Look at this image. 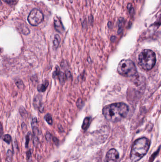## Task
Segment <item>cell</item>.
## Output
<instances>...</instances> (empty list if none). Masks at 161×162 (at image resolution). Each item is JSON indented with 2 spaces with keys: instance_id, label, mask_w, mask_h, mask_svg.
<instances>
[{
  "instance_id": "obj_1",
  "label": "cell",
  "mask_w": 161,
  "mask_h": 162,
  "mask_svg": "<svg viewBox=\"0 0 161 162\" xmlns=\"http://www.w3.org/2000/svg\"><path fill=\"white\" fill-rule=\"evenodd\" d=\"M128 106L123 103H115L106 105L103 109L105 119L112 122H118L125 118L128 113Z\"/></svg>"
},
{
  "instance_id": "obj_2",
  "label": "cell",
  "mask_w": 161,
  "mask_h": 162,
  "mask_svg": "<svg viewBox=\"0 0 161 162\" xmlns=\"http://www.w3.org/2000/svg\"><path fill=\"white\" fill-rule=\"evenodd\" d=\"M150 142L146 138H141L135 141L132 146L130 158L133 162H137L144 157L149 149Z\"/></svg>"
},
{
  "instance_id": "obj_3",
  "label": "cell",
  "mask_w": 161,
  "mask_h": 162,
  "mask_svg": "<svg viewBox=\"0 0 161 162\" xmlns=\"http://www.w3.org/2000/svg\"><path fill=\"white\" fill-rule=\"evenodd\" d=\"M138 61L139 65L142 69L145 70H151L156 64V54L149 49L144 50L139 54Z\"/></svg>"
},
{
  "instance_id": "obj_4",
  "label": "cell",
  "mask_w": 161,
  "mask_h": 162,
  "mask_svg": "<svg viewBox=\"0 0 161 162\" xmlns=\"http://www.w3.org/2000/svg\"><path fill=\"white\" fill-rule=\"evenodd\" d=\"M118 73L126 77H133L138 74L136 66L132 61L128 59L122 60L117 67Z\"/></svg>"
},
{
  "instance_id": "obj_5",
  "label": "cell",
  "mask_w": 161,
  "mask_h": 162,
  "mask_svg": "<svg viewBox=\"0 0 161 162\" xmlns=\"http://www.w3.org/2000/svg\"><path fill=\"white\" fill-rule=\"evenodd\" d=\"M43 14L40 11L37 9H34L28 16V21L30 24L36 26L43 21Z\"/></svg>"
},
{
  "instance_id": "obj_6",
  "label": "cell",
  "mask_w": 161,
  "mask_h": 162,
  "mask_svg": "<svg viewBox=\"0 0 161 162\" xmlns=\"http://www.w3.org/2000/svg\"><path fill=\"white\" fill-rule=\"evenodd\" d=\"M106 162H119V154L118 151L112 148L107 152L106 156Z\"/></svg>"
},
{
  "instance_id": "obj_7",
  "label": "cell",
  "mask_w": 161,
  "mask_h": 162,
  "mask_svg": "<svg viewBox=\"0 0 161 162\" xmlns=\"http://www.w3.org/2000/svg\"><path fill=\"white\" fill-rule=\"evenodd\" d=\"M54 28L56 31L59 33H63L64 31V28L60 21V18L57 16H55L54 18Z\"/></svg>"
},
{
  "instance_id": "obj_8",
  "label": "cell",
  "mask_w": 161,
  "mask_h": 162,
  "mask_svg": "<svg viewBox=\"0 0 161 162\" xmlns=\"http://www.w3.org/2000/svg\"><path fill=\"white\" fill-rule=\"evenodd\" d=\"M53 77H54L55 76H57L59 80L60 83L61 84H63L65 83V81L67 78L66 74H65L63 72L60 71L58 67H57L56 71L53 73Z\"/></svg>"
},
{
  "instance_id": "obj_9",
  "label": "cell",
  "mask_w": 161,
  "mask_h": 162,
  "mask_svg": "<svg viewBox=\"0 0 161 162\" xmlns=\"http://www.w3.org/2000/svg\"><path fill=\"white\" fill-rule=\"evenodd\" d=\"M90 118L89 117H87L84 119L83 121V123L82 125V128L83 130H86L87 129L88 127H89V124L90 123Z\"/></svg>"
},
{
  "instance_id": "obj_10",
  "label": "cell",
  "mask_w": 161,
  "mask_h": 162,
  "mask_svg": "<svg viewBox=\"0 0 161 162\" xmlns=\"http://www.w3.org/2000/svg\"><path fill=\"white\" fill-rule=\"evenodd\" d=\"M60 41V38L59 35H57V34L55 35L54 36V40L53 41V47L55 49H57Z\"/></svg>"
},
{
  "instance_id": "obj_11",
  "label": "cell",
  "mask_w": 161,
  "mask_h": 162,
  "mask_svg": "<svg viewBox=\"0 0 161 162\" xmlns=\"http://www.w3.org/2000/svg\"><path fill=\"white\" fill-rule=\"evenodd\" d=\"M49 83L48 81H46L43 84H42L40 86H39L38 88V91L41 92H44L46 89L47 87L48 86Z\"/></svg>"
},
{
  "instance_id": "obj_12",
  "label": "cell",
  "mask_w": 161,
  "mask_h": 162,
  "mask_svg": "<svg viewBox=\"0 0 161 162\" xmlns=\"http://www.w3.org/2000/svg\"><path fill=\"white\" fill-rule=\"evenodd\" d=\"M20 31L24 35H28L30 33L29 30L28 29V27L26 26L23 25L20 26Z\"/></svg>"
},
{
  "instance_id": "obj_13",
  "label": "cell",
  "mask_w": 161,
  "mask_h": 162,
  "mask_svg": "<svg viewBox=\"0 0 161 162\" xmlns=\"http://www.w3.org/2000/svg\"><path fill=\"white\" fill-rule=\"evenodd\" d=\"M2 139H3L4 142H5L7 144H9L11 143V141H12V137H11L10 135H4L2 136Z\"/></svg>"
},
{
  "instance_id": "obj_14",
  "label": "cell",
  "mask_w": 161,
  "mask_h": 162,
  "mask_svg": "<svg viewBox=\"0 0 161 162\" xmlns=\"http://www.w3.org/2000/svg\"><path fill=\"white\" fill-rule=\"evenodd\" d=\"M45 120L46 121L49 125H52L53 124V120H52V116L50 114H47L45 116Z\"/></svg>"
},
{
  "instance_id": "obj_15",
  "label": "cell",
  "mask_w": 161,
  "mask_h": 162,
  "mask_svg": "<svg viewBox=\"0 0 161 162\" xmlns=\"http://www.w3.org/2000/svg\"><path fill=\"white\" fill-rule=\"evenodd\" d=\"M2 1L10 5H15L17 2V0H2Z\"/></svg>"
},
{
  "instance_id": "obj_16",
  "label": "cell",
  "mask_w": 161,
  "mask_h": 162,
  "mask_svg": "<svg viewBox=\"0 0 161 162\" xmlns=\"http://www.w3.org/2000/svg\"><path fill=\"white\" fill-rule=\"evenodd\" d=\"M119 29H122V27L124 24V20L123 18H120L119 19Z\"/></svg>"
},
{
  "instance_id": "obj_17",
  "label": "cell",
  "mask_w": 161,
  "mask_h": 162,
  "mask_svg": "<svg viewBox=\"0 0 161 162\" xmlns=\"http://www.w3.org/2000/svg\"><path fill=\"white\" fill-rule=\"evenodd\" d=\"M12 153L10 150H9L7 152V161L9 162H12Z\"/></svg>"
},
{
  "instance_id": "obj_18",
  "label": "cell",
  "mask_w": 161,
  "mask_h": 162,
  "mask_svg": "<svg viewBox=\"0 0 161 162\" xmlns=\"http://www.w3.org/2000/svg\"><path fill=\"white\" fill-rule=\"evenodd\" d=\"M16 84L17 86H18V87L19 88H22L23 86V84L21 80H20L16 81Z\"/></svg>"
},
{
  "instance_id": "obj_19",
  "label": "cell",
  "mask_w": 161,
  "mask_h": 162,
  "mask_svg": "<svg viewBox=\"0 0 161 162\" xmlns=\"http://www.w3.org/2000/svg\"><path fill=\"white\" fill-rule=\"evenodd\" d=\"M77 105L79 108H81L83 106V102L82 100L80 99H79L77 103Z\"/></svg>"
},
{
  "instance_id": "obj_20",
  "label": "cell",
  "mask_w": 161,
  "mask_h": 162,
  "mask_svg": "<svg viewBox=\"0 0 161 162\" xmlns=\"http://www.w3.org/2000/svg\"><path fill=\"white\" fill-rule=\"evenodd\" d=\"M29 134L26 136V146L28 147V145H29Z\"/></svg>"
},
{
  "instance_id": "obj_21",
  "label": "cell",
  "mask_w": 161,
  "mask_h": 162,
  "mask_svg": "<svg viewBox=\"0 0 161 162\" xmlns=\"http://www.w3.org/2000/svg\"><path fill=\"white\" fill-rule=\"evenodd\" d=\"M134 9L133 7H132V8L130 9V10H129V13L130 15H132L134 13Z\"/></svg>"
},
{
  "instance_id": "obj_22",
  "label": "cell",
  "mask_w": 161,
  "mask_h": 162,
  "mask_svg": "<svg viewBox=\"0 0 161 162\" xmlns=\"http://www.w3.org/2000/svg\"><path fill=\"white\" fill-rule=\"evenodd\" d=\"M156 24L159 25H160L161 24V15H160L159 18H158V20H157V22H156Z\"/></svg>"
},
{
  "instance_id": "obj_23",
  "label": "cell",
  "mask_w": 161,
  "mask_h": 162,
  "mask_svg": "<svg viewBox=\"0 0 161 162\" xmlns=\"http://www.w3.org/2000/svg\"><path fill=\"white\" fill-rule=\"evenodd\" d=\"M46 139L47 140H50L51 138V135L50 133H47L46 135Z\"/></svg>"
},
{
  "instance_id": "obj_24",
  "label": "cell",
  "mask_w": 161,
  "mask_h": 162,
  "mask_svg": "<svg viewBox=\"0 0 161 162\" xmlns=\"http://www.w3.org/2000/svg\"><path fill=\"white\" fill-rule=\"evenodd\" d=\"M132 7V3H129L128 4L127 9L128 10H130V9Z\"/></svg>"
},
{
  "instance_id": "obj_25",
  "label": "cell",
  "mask_w": 161,
  "mask_h": 162,
  "mask_svg": "<svg viewBox=\"0 0 161 162\" xmlns=\"http://www.w3.org/2000/svg\"><path fill=\"white\" fill-rule=\"evenodd\" d=\"M108 26L109 28H111V26H112V23L111 22L109 21V22L108 23Z\"/></svg>"
},
{
  "instance_id": "obj_26",
  "label": "cell",
  "mask_w": 161,
  "mask_h": 162,
  "mask_svg": "<svg viewBox=\"0 0 161 162\" xmlns=\"http://www.w3.org/2000/svg\"><path fill=\"white\" fill-rule=\"evenodd\" d=\"M115 37H114V36H113V37H112L111 38V41H113V40H115Z\"/></svg>"
},
{
  "instance_id": "obj_27",
  "label": "cell",
  "mask_w": 161,
  "mask_h": 162,
  "mask_svg": "<svg viewBox=\"0 0 161 162\" xmlns=\"http://www.w3.org/2000/svg\"><path fill=\"white\" fill-rule=\"evenodd\" d=\"M58 162L57 161H55V162Z\"/></svg>"
}]
</instances>
